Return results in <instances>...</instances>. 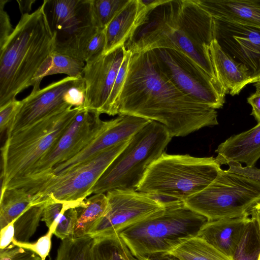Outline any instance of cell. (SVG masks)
I'll return each mask as SVG.
<instances>
[{
	"label": "cell",
	"instance_id": "cell-1",
	"mask_svg": "<svg viewBox=\"0 0 260 260\" xmlns=\"http://www.w3.org/2000/svg\"><path fill=\"white\" fill-rule=\"evenodd\" d=\"M116 109L118 115L160 123L172 137L218 124L216 110L178 89L160 71L151 50L132 53Z\"/></svg>",
	"mask_w": 260,
	"mask_h": 260
},
{
	"label": "cell",
	"instance_id": "cell-2",
	"mask_svg": "<svg viewBox=\"0 0 260 260\" xmlns=\"http://www.w3.org/2000/svg\"><path fill=\"white\" fill-rule=\"evenodd\" d=\"M46 2L34 12L21 15L0 49V107L33 86L37 73L54 51L56 35L48 21Z\"/></svg>",
	"mask_w": 260,
	"mask_h": 260
},
{
	"label": "cell",
	"instance_id": "cell-3",
	"mask_svg": "<svg viewBox=\"0 0 260 260\" xmlns=\"http://www.w3.org/2000/svg\"><path fill=\"white\" fill-rule=\"evenodd\" d=\"M213 40V17L195 0H171L150 23L144 36L134 47L133 52L156 48L180 50L219 82L209 52Z\"/></svg>",
	"mask_w": 260,
	"mask_h": 260
},
{
	"label": "cell",
	"instance_id": "cell-4",
	"mask_svg": "<svg viewBox=\"0 0 260 260\" xmlns=\"http://www.w3.org/2000/svg\"><path fill=\"white\" fill-rule=\"evenodd\" d=\"M207 221L184 201L168 200L162 209L118 234L133 255L141 259L169 252L186 239L197 236Z\"/></svg>",
	"mask_w": 260,
	"mask_h": 260
},
{
	"label": "cell",
	"instance_id": "cell-5",
	"mask_svg": "<svg viewBox=\"0 0 260 260\" xmlns=\"http://www.w3.org/2000/svg\"><path fill=\"white\" fill-rule=\"evenodd\" d=\"M130 139L102 151L64 173L13 179L6 188L23 190L31 196L33 205L50 202L82 204L92 193L96 183Z\"/></svg>",
	"mask_w": 260,
	"mask_h": 260
},
{
	"label": "cell",
	"instance_id": "cell-6",
	"mask_svg": "<svg viewBox=\"0 0 260 260\" xmlns=\"http://www.w3.org/2000/svg\"><path fill=\"white\" fill-rule=\"evenodd\" d=\"M221 169L213 156L164 152L149 167L136 190L185 201L208 186Z\"/></svg>",
	"mask_w": 260,
	"mask_h": 260
},
{
	"label": "cell",
	"instance_id": "cell-7",
	"mask_svg": "<svg viewBox=\"0 0 260 260\" xmlns=\"http://www.w3.org/2000/svg\"><path fill=\"white\" fill-rule=\"evenodd\" d=\"M82 107L53 114L8 136L1 148V191L12 179L28 175L68 128Z\"/></svg>",
	"mask_w": 260,
	"mask_h": 260
},
{
	"label": "cell",
	"instance_id": "cell-8",
	"mask_svg": "<svg viewBox=\"0 0 260 260\" xmlns=\"http://www.w3.org/2000/svg\"><path fill=\"white\" fill-rule=\"evenodd\" d=\"M172 138L164 125L150 121L131 138L96 183L92 193L116 189L136 190Z\"/></svg>",
	"mask_w": 260,
	"mask_h": 260
},
{
	"label": "cell",
	"instance_id": "cell-9",
	"mask_svg": "<svg viewBox=\"0 0 260 260\" xmlns=\"http://www.w3.org/2000/svg\"><path fill=\"white\" fill-rule=\"evenodd\" d=\"M184 202L208 221L250 216L260 202V182L221 169L208 186Z\"/></svg>",
	"mask_w": 260,
	"mask_h": 260
},
{
	"label": "cell",
	"instance_id": "cell-10",
	"mask_svg": "<svg viewBox=\"0 0 260 260\" xmlns=\"http://www.w3.org/2000/svg\"><path fill=\"white\" fill-rule=\"evenodd\" d=\"M161 73L181 91L214 109L222 108L225 92L190 57L170 48L151 50Z\"/></svg>",
	"mask_w": 260,
	"mask_h": 260
},
{
	"label": "cell",
	"instance_id": "cell-11",
	"mask_svg": "<svg viewBox=\"0 0 260 260\" xmlns=\"http://www.w3.org/2000/svg\"><path fill=\"white\" fill-rule=\"evenodd\" d=\"M108 210L88 236L93 238L118 234L125 228L153 215L165 206V201L136 190H111L106 192Z\"/></svg>",
	"mask_w": 260,
	"mask_h": 260
},
{
	"label": "cell",
	"instance_id": "cell-12",
	"mask_svg": "<svg viewBox=\"0 0 260 260\" xmlns=\"http://www.w3.org/2000/svg\"><path fill=\"white\" fill-rule=\"evenodd\" d=\"M100 115L82 107L54 146L26 176L45 174L85 148L110 124V120H102Z\"/></svg>",
	"mask_w": 260,
	"mask_h": 260
},
{
	"label": "cell",
	"instance_id": "cell-13",
	"mask_svg": "<svg viewBox=\"0 0 260 260\" xmlns=\"http://www.w3.org/2000/svg\"><path fill=\"white\" fill-rule=\"evenodd\" d=\"M126 51L124 46H122L85 62L82 74L85 109L100 115L106 114L107 102Z\"/></svg>",
	"mask_w": 260,
	"mask_h": 260
},
{
	"label": "cell",
	"instance_id": "cell-14",
	"mask_svg": "<svg viewBox=\"0 0 260 260\" xmlns=\"http://www.w3.org/2000/svg\"><path fill=\"white\" fill-rule=\"evenodd\" d=\"M83 81L82 77L67 76L30 94L21 101V105L7 129V136L32 125L53 114L73 108L65 96L72 87Z\"/></svg>",
	"mask_w": 260,
	"mask_h": 260
},
{
	"label": "cell",
	"instance_id": "cell-15",
	"mask_svg": "<svg viewBox=\"0 0 260 260\" xmlns=\"http://www.w3.org/2000/svg\"><path fill=\"white\" fill-rule=\"evenodd\" d=\"M45 11L56 35L55 51L73 44L95 27L89 0H46Z\"/></svg>",
	"mask_w": 260,
	"mask_h": 260
},
{
	"label": "cell",
	"instance_id": "cell-16",
	"mask_svg": "<svg viewBox=\"0 0 260 260\" xmlns=\"http://www.w3.org/2000/svg\"><path fill=\"white\" fill-rule=\"evenodd\" d=\"M213 39L229 55L260 75V28L213 18Z\"/></svg>",
	"mask_w": 260,
	"mask_h": 260
},
{
	"label": "cell",
	"instance_id": "cell-17",
	"mask_svg": "<svg viewBox=\"0 0 260 260\" xmlns=\"http://www.w3.org/2000/svg\"><path fill=\"white\" fill-rule=\"evenodd\" d=\"M150 121L132 115H119L110 120L109 126L85 148L70 159L56 165L45 174L57 175L68 171L102 151L129 140Z\"/></svg>",
	"mask_w": 260,
	"mask_h": 260
},
{
	"label": "cell",
	"instance_id": "cell-18",
	"mask_svg": "<svg viewBox=\"0 0 260 260\" xmlns=\"http://www.w3.org/2000/svg\"><path fill=\"white\" fill-rule=\"evenodd\" d=\"M250 216L208 221L198 236L212 245L231 260L251 221Z\"/></svg>",
	"mask_w": 260,
	"mask_h": 260
},
{
	"label": "cell",
	"instance_id": "cell-19",
	"mask_svg": "<svg viewBox=\"0 0 260 260\" xmlns=\"http://www.w3.org/2000/svg\"><path fill=\"white\" fill-rule=\"evenodd\" d=\"M221 166L231 162L253 167L260 158V122L251 128L234 135L220 143L215 150Z\"/></svg>",
	"mask_w": 260,
	"mask_h": 260
},
{
	"label": "cell",
	"instance_id": "cell-20",
	"mask_svg": "<svg viewBox=\"0 0 260 260\" xmlns=\"http://www.w3.org/2000/svg\"><path fill=\"white\" fill-rule=\"evenodd\" d=\"M209 52L216 76L226 94H238L252 79L249 70L226 53L213 39Z\"/></svg>",
	"mask_w": 260,
	"mask_h": 260
},
{
	"label": "cell",
	"instance_id": "cell-21",
	"mask_svg": "<svg viewBox=\"0 0 260 260\" xmlns=\"http://www.w3.org/2000/svg\"><path fill=\"white\" fill-rule=\"evenodd\" d=\"M213 18L260 28V0H195Z\"/></svg>",
	"mask_w": 260,
	"mask_h": 260
},
{
	"label": "cell",
	"instance_id": "cell-22",
	"mask_svg": "<svg viewBox=\"0 0 260 260\" xmlns=\"http://www.w3.org/2000/svg\"><path fill=\"white\" fill-rule=\"evenodd\" d=\"M147 9L141 0H128L105 29L104 54L124 46L140 24Z\"/></svg>",
	"mask_w": 260,
	"mask_h": 260
},
{
	"label": "cell",
	"instance_id": "cell-23",
	"mask_svg": "<svg viewBox=\"0 0 260 260\" xmlns=\"http://www.w3.org/2000/svg\"><path fill=\"white\" fill-rule=\"evenodd\" d=\"M106 194L101 193L84 200L83 204L76 207L77 220L73 238H77L88 235L93 228L104 217L108 210Z\"/></svg>",
	"mask_w": 260,
	"mask_h": 260
},
{
	"label": "cell",
	"instance_id": "cell-24",
	"mask_svg": "<svg viewBox=\"0 0 260 260\" xmlns=\"http://www.w3.org/2000/svg\"><path fill=\"white\" fill-rule=\"evenodd\" d=\"M85 260H136V258L116 233L94 238Z\"/></svg>",
	"mask_w": 260,
	"mask_h": 260
},
{
	"label": "cell",
	"instance_id": "cell-25",
	"mask_svg": "<svg viewBox=\"0 0 260 260\" xmlns=\"http://www.w3.org/2000/svg\"><path fill=\"white\" fill-rule=\"evenodd\" d=\"M84 62L79 59L54 51L37 73L31 92H35L40 89L41 82L47 76L64 74L70 77H82Z\"/></svg>",
	"mask_w": 260,
	"mask_h": 260
},
{
	"label": "cell",
	"instance_id": "cell-26",
	"mask_svg": "<svg viewBox=\"0 0 260 260\" xmlns=\"http://www.w3.org/2000/svg\"><path fill=\"white\" fill-rule=\"evenodd\" d=\"M167 253L180 260H231L198 235L186 239Z\"/></svg>",
	"mask_w": 260,
	"mask_h": 260
},
{
	"label": "cell",
	"instance_id": "cell-27",
	"mask_svg": "<svg viewBox=\"0 0 260 260\" xmlns=\"http://www.w3.org/2000/svg\"><path fill=\"white\" fill-rule=\"evenodd\" d=\"M33 205L31 196L22 189L8 188L1 192V229Z\"/></svg>",
	"mask_w": 260,
	"mask_h": 260
},
{
	"label": "cell",
	"instance_id": "cell-28",
	"mask_svg": "<svg viewBox=\"0 0 260 260\" xmlns=\"http://www.w3.org/2000/svg\"><path fill=\"white\" fill-rule=\"evenodd\" d=\"M45 203L32 205L21 214L14 222V240L28 242L42 220Z\"/></svg>",
	"mask_w": 260,
	"mask_h": 260
},
{
	"label": "cell",
	"instance_id": "cell-29",
	"mask_svg": "<svg viewBox=\"0 0 260 260\" xmlns=\"http://www.w3.org/2000/svg\"><path fill=\"white\" fill-rule=\"evenodd\" d=\"M92 22L99 30H105L128 0H89Z\"/></svg>",
	"mask_w": 260,
	"mask_h": 260
},
{
	"label": "cell",
	"instance_id": "cell-30",
	"mask_svg": "<svg viewBox=\"0 0 260 260\" xmlns=\"http://www.w3.org/2000/svg\"><path fill=\"white\" fill-rule=\"evenodd\" d=\"M260 253V230L251 219L239 244L233 260H257Z\"/></svg>",
	"mask_w": 260,
	"mask_h": 260
},
{
	"label": "cell",
	"instance_id": "cell-31",
	"mask_svg": "<svg viewBox=\"0 0 260 260\" xmlns=\"http://www.w3.org/2000/svg\"><path fill=\"white\" fill-rule=\"evenodd\" d=\"M93 240V238L88 235L62 240L55 260H85Z\"/></svg>",
	"mask_w": 260,
	"mask_h": 260
},
{
	"label": "cell",
	"instance_id": "cell-32",
	"mask_svg": "<svg viewBox=\"0 0 260 260\" xmlns=\"http://www.w3.org/2000/svg\"><path fill=\"white\" fill-rule=\"evenodd\" d=\"M76 203H67L52 224L56 226L54 234L62 240L73 237L74 228L77 220Z\"/></svg>",
	"mask_w": 260,
	"mask_h": 260
},
{
	"label": "cell",
	"instance_id": "cell-33",
	"mask_svg": "<svg viewBox=\"0 0 260 260\" xmlns=\"http://www.w3.org/2000/svg\"><path fill=\"white\" fill-rule=\"evenodd\" d=\"M131 54L132 53L129 51L126 50L123 61L115 79L107 105L106 114L109 115L114 116L117 114L116 109V102L125 78Z\"/></svg>",
	"mask_w": 260,
	"mask_h": 260
},
{
	"label": "cell",
	"instance_id": "cell-34",
	"mask_svg": "<svg viewBox=\"0 0 260 260\" xmlns=\"http://www.w3.org/2000/svg\"><path fill=\"white\" fill-rule=\"evenodd\" d=\"M55 231V229L51 226L45 235L34 243L19 242L14 239L12 243L35 252L41 258V260H45L51 249V238Z\"/></svg>",
	"mask_w": 260,
	"mask_h": 260
},
{
	"label": "cell",
	"instance_id": "cell-35",
	"mask_svg": "<svg viewBox=\"0 0 260 260\" xmlns=\"http://www.w3.org/2000/svg\"><path fill=\"white\" fill-rule=\"evenodd\" d=\"M0 260H41V258L35 252L12 243L1 249Z\"/></svg>",
	"mask_w": 260,
	"mask_h": 260
},
{
	"label": "cell",
	"instance_id": "cell-36",
	"mask_svg": "<svg viewBox=\"0 0 260 260\" xmlns=\"http://www.w3.org/2000/svg\"><path fill=\"white\" fill-rule=\"evenodd\" d=\"M21 105V101L15 100L0 107V132L8 129Z\"/></svg>",
	"mask_w": 260,
	"mask_h": 260
},
{
	"label": "cell",
	"instance_id": "cell-37",
	"mask_svg": "<svg viewBox=\"0 0 260 260\" xmlns=\"http://www.w3.org/2000/svg\"><path fill=\"white\" fill-rule=\"evenodd\" d=\"M8 0H0V49L3 48L14 28L11 23L9 15L5 10Z\"/></svg>",
	"mask_w": 260,
	"mask_h": 260
},
{
	"label": "cell",
	"instance_id": "cell-38",
	"mask_svg": "<svg viewBox=\"0 0 260 260\" xmlns=\"http://www.w3.org/2000/svg\"><path fill=\"white\" fill-rule=\"evenodd\" d=\"M228 165L229 171L260 182V169L255 167H243L241 164L238 162H231Z\"/></svg>",
	"mask_w": 260,
	"mask_h": 260
},
{
	"label": "cell",
	"instance_id": "cell-39",
	"mask_svg": "<svg viewBox=\"0 0 260 260\" xmlns=\"http://www.w3.org/2000/svg\"><path fill=\"white\" fill-rule=\"evenodd\" d=\"M16 219L1 229V249H5L12 243L15 236L14 222Z\"/></svg>",
	"mask_w": 260,
	"mask_h": 260
},
{
	"label": "cell",
	"instance_id": "cell-40",
	"mask_svg": "<svg viewBox=\"0 0 260 260\" xmlns=\"http://www.w3.org/2000/svg\"><path fill=\"white\" fill-rule=\"evenodd\" d=\"M247 102L252 107L251 115L257 123L260 122V92H255L247 99Z\"/></svg>",
	"mask_w": 260,
	"mask_h": 260
},
{
	"label": "cell",
	"instance_id": "cell-41",
	"mask_svg": "<svg viewBox=\"0 0 260 260\" xmlns=\"http://www.w3.org/2000/svg\"><path fill=\"white\" fill-rule=\"evenodd\" d=\"M36 0L28 1H17L18 3L19 9L21 15L29 13L31 10V7Z\"/></svg>",
	"mask_w": 260,
	"mask_h": 260
},
{
	"label": "cell",
	"instance_id": "cell-42",
	"mask_svg": "<svg viewBox=\"0 0 260 260\" xmlns=\"http://www.w3.org/2000/svg\"><path fill=\"white\" fill-rule=\"evenodd\" d=\"M147 260H180L176 256L168 253H157L147 258Z\"/></svg>",
	"mask_w": 260,
	"mask_h": 260
},
{
	"label": "cell",
	"instance_id": "cell-43",
	"mask_svg": "<svg viewBox=\"0 0 260 260\" xmlns=\"http://www.w3.org/2000/svg\"><path fill=\"white\" fill-rule=\"evenodd\" d=\"M251 219L255 220L260 230V202L254 206L249 212Z\"/></svg>",
	"mask_w": 260,
	"mask_h": 260
},
{
	"label": "cell",
	"instance_id": "cell-44",
	"mask_svg": "<svg viewBox=\"0 0 260 260\" xmlns=\"http://www.w3.org/2000/svg\"><path fill=\"white\" fill-rule=\"evenodd\" d=\"M253 84V86L255 88V92H260V75L258 76L252 78L249 84Z\"/></svg>",
	"mask_w": 260,
	"mask_h": 260
},
{
	"label": "cell",
	"instance_id": "cell-45",
	"mask_svg": "<svg viewBox=\"0 0 260 260\" xmlns=\"http://www.w3.org/2000/svg\"><path fill=\"white\" fill-rule=\"evenodd\" d=\"M136 260H147V258H141V259H137L136 258Z\"/></svg>",
	"mask_w": 260,
	"mask_h": 260
},
{
	"label": "cell",
	"instance_id": "cell-46",
	"mask_svg": "<svg viewBox=\"0 0 260 260\" xmlns=\"http://www.w3.org/2000/svg\"><path fill=\"white\" fill-rule=\"evenodd\" d=\"M257 260H260V253H259V256H258V258Z\"/></svg>",
	"mask_w": 260,
	"mask_h": 260
}]
</instances>
